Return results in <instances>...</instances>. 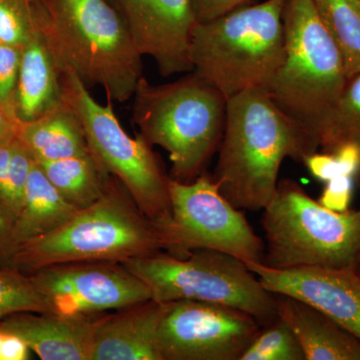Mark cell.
Returning a JSON list of instances; mask_svg holds the SVG:
<instances>
[{
    "instance_id": "obj_1",
    "label": "cell",
    "mask_w": 360,
    "mask_h": 360,
    "mask_svg": "<svg viewBox=\"0 0 360 360\" xmlns=\"http://www.w3.org/2000/svg\"><path fill=\"white\" fill-rule=\"evenodd\" d=\"M312 153L307 135L277 108L269 92L248 90L227 99L212 179L232 205L258 212L276 193L283 160L302 162Z\"/></svg>"
},
{
    "instance_id": "obj_2",
    "label": "cell",
    "mask_w": 360,
    "mask_h": 360,
    "mask_svg": "<svg viewBox=\"0 0 360 360\" xmlns=\"http://www.w3.org/2000/svg\"><path fill=\"white\" fill-rule=\"evenodd\" d=\"M37 27L58 70H71L111 101L134 96L142 56L108 0H33Z\"/></svg>"
},
{
    "instance_id": "obj_3",
    "label": "cell",
    "mask_w": 360,
    "mask_h": 360,
    "mask_svg": "<svg viewBox=\"0 0 360 360\" xmlns=\"http://www.w3.org/2000/svg\"><path fill=\"white\" fill-rule=\"evenodd\" d=\"M165 250L158 226L139 210L122 182L111 176L94 205L78 210L66 224L23 243L14 266L32 276L68 262H122Z\"/></svg>"
},
{
    "instance_id": "obj_4",
    "label": "cell",
    "mask_w": 360,
    "mask_h": 360,
    "mask_svg": "<svg viewBox=\"0 0 360 360\" xmlns=\"http://www.w3.org/2000/svg\"><path fill=\"white\" fill-rule=\"evenodd\" d=\"M285 4L265 0L196 23L191 46L193 72L226 99L251 89L269 92L284 58Z\"/></svg>"
},
{
    "instance_id": "obj_5",
    "label": "cell",
    "mask_w": 360,
    "mask_h": 360,
    "mask_svg": "<svg viewBox=\"0 0 360 360\" xmlns=\"http://www.w3.org/2000/svg\"><path fill=\"white\" fill-rule=\"evenodd\" d=\"M132 122L150 146L167 151L172 179L193 181L214 155L224 134L227 99L195 72L172 84L142 77L134 94Z\"/></svg>"
},
{
    "instance_id": "obj_6",
    "label": "cell",
    "mask_w": 360,
    "mask_h": 360,
    "mask_svg": "<svg viewBox=\"0 0 360 360\" xmlns=\"http://www.w3.org/2000/svg\"><path fill=\"white\" fill-rule=\"evenodd\" d=\"M283 25V65L269 94L304 132L315 153L347 84L345 63L312 0H286Z\"/></svg>"
},
{
    "instance_id": "obj_7",
    "label": "cell",
    "mask_w": 360,
    "mask_h": 360,
    "mask_svg": "<svg viewBox=\"0 0 360 360\" xmlns=\"http://www.w3.org/2000/svg\"><path fill=\"white\" fill-rule=\"evenodd\" d=\"M262 264L276 269H355L360 257V212H335L312 200L297 181L279 180L264 208Z\"/></svg>"
},
{
    "instance_id": "obj_8",
    "label": "cell",
    "mask_w": 360,
    "mask_h": 360,
    "mask_svg": "<svg viewBox=\"0 0 360 360\" xmlns=\"http://www.w3.org/2000/svg\"><path fill=\"white\" fill-rule=\"evenodd\" d=\"M148 284L153 300L217 303L243 310L260 326L279 319L276 295L262 285L243 260L212 250L179 258L160 252L122 262Z\"/></svg>"
},
{
    "instance_id": "obj_9",
    "label": "cell",
    "mask_w": 360,
    "mask_h": 360,
    "mask_svg": "<svg viewBox=\"0 0 360 360\" xmlns=\"http://www.w3.org/2000/svg\"><path fill=\"white\" fill-rule=\"evenodd\" d=\"M63 99L82 123L90 155L106 174L120 180L135 205L158 226L172 217L170 177L160 158L141 134L132 139L113 110L111 99L105 105L90 96L89 89L71 70L61 71Z\"/></svg>"
},
{
    "instance_id": "obj_10",
    "label": "cell",
    "mask_w": 360,
    "mask_h": 360,
    "mask_svg": "<svg viewBox=\"0 0 360 360\" xmlns=\"http://www.w3.org/2000/svg\"><path fill=\"white\" fill-rule=\"evenodd\" d=\"M168 187L172 217L160 229L168 255L184 258L194 250H212L245 262H264V241L212 176L201 174L187 184L170 179Z\"/></svg>"
},
{
    "instance_id": "obj_11",
    "label": "cell",
    "mask_w": 360,
    "mask_h": 360,
    "mask_svg": "<svg viewBox=\"0 0 360 360\" xmlns=\"http://www.w3.org/2000/svg\"><path fill=\"white\" fill-rule=\"evenodd\" d=\"M262 326L243 310L217 303L168 302L158 330L162 360H239Z\"/></svg>"
},
{
    "instance_id": "obj_12",
    "label": "cell",
    "mask_w": 360,
    "mask_h": 360,
    "mask_svg": "<svg viewBox=\"0 0 360 360\" xmlns=\"http://www.w3.org/2000/svg\"><path fill=\"white\" fill-rule=\"evenodd\" d=\"M32 277L49 302L51 314L59 316H91L153 300L148 284L118 262L53 264Z\"/></svg>"
},
{
    "instance_id": "obj_13",
    "label": "cell",
    "mask_w": 360,
    "mask_h": 360,
    "mask_svg": "<svg viewBox=\"0 0 360 360\" xmlns=\"http://www.w3.org/2000/svg\"><path fill=\"white\" fill-rule=\"evenodd\" d=\"M142 56L155 61L161 77L193 71L191 39L198 20L191 0H108Z\"/></svg>"
},
{
    "instance_id": "obj_14",
    "label": "cell",
    "mask_w": 360,
    "mask_h": 360,
    "mask_svg": "<svg viewBox=\"0 0 360 360\" xmlns=\"http://www.w3.org/2000/svg\"><path fill=\"white\" fill-rule=\"evenodd\" d=\"M245 264L270 292L309 303L360 340V276L354 269H276L262 262Z\"/></svg>"
},
{
    "instance_id": "obj_15",
    "label": "cell",
    "mask_w": 360,
    "mask_h": 360,
    "mask_svg": "<svg viewBox=\"0 0 360 360\" xmlns=\"http://www.w3.org/2000/svg\"><path fill=\"white\" fill-rule=\"evenodd\" d=\"M167 307L150 300L101 317L90 360H162L158 330Z\"/></svg>"
},
{
    "instance_id": "obj_16",
    "label": "cell",
    "mask_w": 360,
    "mask_h": 360,
    "mask_svg": "<svg viewBox=\"0 0 360 360\" xmlns=\"http://www.w3.org/2000/svg\"><path fill=\"white\" fill-rule=\"evenodd\" d=\"M101 317L18 312L2 319L0 328L22 338L40 359L90 360Z\"/></svg>"
},
{
    "instance_id": "obj_17",
    "label": "cell",
    "mask_w": 360,
    "mask_h": 360,
    "mask_svg": "<svg viewBox=\"0 0 360 360\" xmlns=\"http://www.w3.org/2000/svg\"><path fill=\"white\" fill-rule=\"evenodd\" d=\"M274 295L277 314L295 333L305 360H360V340L331 317L292 296Z\"/></svg>"
},
{
    "instance_id": "obj_18",
    "label": "cell",
    "mask_w": 360,
    "mask_h": 360,
    "mask_svg": "<svg viewBox=\"0 0 360 360\" xmlns=\"http://www.w3.org/2000/svg\"><path fill=\"white\" fill-rule=\"evenodd\" d=\"M61 72L37 28L21 47L13 110L21 122L39 120L63 103Z\"/></svg>"
},
{
    "instance_id": "obj_19",
    "label": "cell",
    "mask_w": 360,
    "mask_h": 360,
    "mask_svg": "<svg viewBox=\"0 0 360 360\" xmlns=\"http://www.w3.org/2000/svg\"><path fill=\"white\" fill-rule=\"evenodd\" d=\"M18 139L35 160H56L89 155L82 123L63 101L39 120L21 122Z\"/></svg>"
},
{
    "instance_id": "obj_20",
    "label": "cell",
    "mask_w": 360,
    "mask_h": 360,
    "mask_svg": "<svg viewBox=\"0 0 360 360\" xmlns=\"http://www.w3.org/2000/svg\"><path fill=\"white\" fill-rule=\"evenodd\" d=\"M78 210L68 202L52 186L44 170L33 160L20 215L13 225L18 248L23 243L53 231L72 219Z\"/></svg>"
},
{
    "instance_id": "obj_21",
    "label": "cell",
    "mask_w": 360,
    "mask_h": 360,
    "mask_svg": "<svg viewBox=\"0 0 360 360\" xmlns=\"http://www.w3.org/2000/svg\"><path fill=\"white\" fill-rule=\"evenodd\" d=\"M35 161L60 195L78 210L98 200L112 176L99 167L90 153L63 160Z\"/></svg>"
},
{
    "instance_id": "obj_22",
    "label": "cell",
    "mask_w": 360,
    "mask_h": 360,
    "mask_svg": "<svg viewBox=\"0 0 360 360\" xmlns=\"http://www.w3.org/2000/svg\"><path fill=\"white\" fill-rule=\"evenodd\" d=\"M340 49L347 77L360 71V0H312Z\"/></svg>"
},
{
    "instance_id": "obj_23",
    "label": "cell",
    "mask_w": 360,
    "mask_h": 360,
    "mask_svg": "<svg viewBox=\"0 0 360 360\" xmlns=\"http://www.w3.org/2000/svg\"><path fill=\"white\" fill-rule=\"evenodd\" d=\"M360 146V71L347 78L319 139V148L333 153L341 144Z\"/></svg>"
},
{
    "instance_id": "obj_24",
    "label": "cell",
    "mask_w": 360,
    "mask_h": 360,
    "mask_svg": "<svg viewBox=\"0 0 360 360\" xmlns=\"http://www.w3.org/2000/svg\"><path fill=\"white\" fill-rule=\"evenodd\" d=\"M18 312L51 314V309L32 276L18 267H2L0 269V321Z\"/></svg>"
},
{
    "instance_id": "obj_25",
    "label": "cell",
    "mask_w": 360,
    "mask_h": 360,
    "mask_svg": "<svg viewBox=\"0 0 360 360\" xmlns=\"http://www.w3.org/2000/svg\"><path fill=\"white\" fill-rule=\"evenodd\" d=\"M260 329L239 360H305L295 333L281 319Z\"/></svg>"
},
{
    "instance_id": "obj_26",
    "label": "cell",
    "mask_w": 360,
    "mask_h": 360,
    "mask_svg": "<svg viewBox=\"0 0 360 360\" xmlns=\"http://www.w3.org/2000/svg\"><path fill=\"white\" fill-rule=\"evenodd\" d=\"M37 28L33 0H0V44L21 49Z\"/></svg>"
},
{
    "instance_id": "obj_27",
    "label": "cell",
    "mask_w": 360,
    "mask_h": 360,
    "mask_svg": "<svg viewBox=\"0 0 360 360\" xmlns=\"http://www.w3.org/2000/svg\"><path fill=\"white\" fill-rule=\"evenodd\" d=\"M32 163L33 158L30 151L18 139H15L11 153L8 186L9 221L13 225L22 207Z\"/></svg>"
},
{
    "instance_id": "obj_28",
    "label": "cell",
    "mask_w": 360,
    "mask_h": 360,
    "mask_svg": "<svg viewBox=\"0 0 360 360\" xmlns=\"http://www.w3.org/2000/svg\"><path fill=\"white\" fill-rule=\"evenodd\" d=\"M20 56V47L0 44V103L13 108Z\"/></svg>"
},
{
    "instance_id": "obj_29",
    "label": "cell",
    "mask_w": 360,
    "mask_h": 360,
    "mask_svg": "<svg viewBox=\"0 0 360 360\" xmlns=\"http://www.w3.org/2000/svg\"><path fill=\"white\" fill-rule=\"evenodd\" d=\"M354 184V177L343 174L336 175L326 182V187L322 191L319 202L331 212H347L352 201Z\"/></svg>"
},
{
    "instance_id": "obj_30",
    "label": "cell",
    "mask_w": 360,
    "mask_h": 360,
    "mask_svg": "<svg viewBox=\"0 0 360 360\" xmlns=\"http://www.w3.org/2000/svg\"><path fill=\"white\" fill-rule=\"evenodd\" d=\"M253 0H191L198 23L208 22L234 9L250 4Z\"/></svg>"
},
{
    "instance_id": "obj_31",
    "label": "cell",
    "mask_w": 360,
    "mask_h": 360,
    "mask_svg": "<svg viewBox=\"0 0 360 360\" xmlns=\"http://www.w3.org/2000/svg\"><path fill=\"white\" fill-rule=\"evenodd\" d=\"M302 162L309 169V174L319 181L328 182L340 174L338 163L333 153L315 151L307 155Z\"/></svg>"
},
{
    "instance_id": "obj_32",
    "label": "cell",
    "mask_w": 360,
    "mask_h": 360,
    "mask_svg": "<svg viewBox=\"0 0 360 360\" xmlns=\"http://www.w3.org/2000/svg\"><path fill=\"white\" fill-rule=\"evenodd\" d=\"M340 174L355 177L360 168V146L354 142L341 144L333 153Z\"/></svg>"
},
{
    "instance_id": "obj_33",
    "label": "cell",
    "mask_w": 360,
    "mask_h": 360,
    "mask_svg": "<svg viewBox=\"0 0 360 360\" xmlns=\"http://www.w3.org/2000/svg\"><path fill=\"white\" fill-rule=\"evenodd\" d=\"M13 144V141L0 146V212L9 224L11 221H9L8 186Z\"/></svg>"
},
{
    "instance_id": "obj_34",
    "label": "cell",
    "mask_w": 360,
    "mask_h": 360,
    "mask_svg": "<svg viewBox=\"0 0 360 360\" xmlns=\"http://www.w3.org/2000/svg\"><path fill=\"white\" fill-rule=\"evenodd\" d=\"M16 251L18 246L13 241V225L0 212V269L14 266Z\"/></svg>"
},
{
    "instance_id": "obj_35",
    "label": "cell",
    "mask_w": 360,
    "mask_h": 360,
    "mask_svg": "<svg viewBox=\"0 0 360 360\" xmlns=\"http://www.w3.org/2000/svg\"><path fill=\"white\" fill-rule=\"evenodd\" d=\"M0 360H27L30 359V350L27 343L20 336L4 331Z\"/></svg>"
},
{
    "instance_id": "obj_36",
    "label": "cell",
    "mask_w": 360,
    "mask_h": 360,
    "mask_svg": "<svg viewBox=\"0 0 360 360\" xmlns=\"http://www.w3.org/2000/svg\"><path fill=\"white\" fill-rule=\"evenodd\" d=\"M20 123L13 108L0 103V146L18 139Z\"/></svg>"
},
{
    "instance_id": "obj_37",
    "label": "cell",
    "mask_w": 360,
    "mask_h": 360,
    "mask_svg": "<svg viewBox=\"0 0 360 360\" xmlns=\"http://www.w3.org/2000/svg\"><path fill=\"white\" fill-rule=\"evenodd\" d=\"M354 182H356L357 186L360 187V168L359 172H357L356 175H355Z\"/></svg>"
},
{
    "instance_id": "obj_38",
    "label": "cell",
    "mask_w": 360,
    "mask_h": 360,
    "mask_svg": "<svg viewBox=\"0 0 360 360\" xmlns=\"http://www.w3.org/2000/svg\"><path fill=\"white\" fill-rule=\"evenodd\" d=\"M354 269H355V271H356L357 274H359L360 276V257H359V262H357L356 266H355Z\"/></svg>"
},
{
    "instance_id": "obj_39",
    "label": "cell",
    "mask_w": 360,
    "mask_h": 360,
    "mask_svg": "<svg viewBox=\"0 0 360 360\" xmlns=\"http://www.w3.org/2000/svg\"><path fill=\"white\" fill-rule=\"evenodd\" d=\"M4 330H2L1 328H0V348H1V343H2V340H4Z\"/></svg>"
},
{
    "instance_id": "obj_40",
    "label": "cell",
    "mask_w": 360,
    "mask_h": 360,
    "mask_svg": "<svg viewBox=\"0 0 360 360\" xmlns=\"http://www.w3.org/2000/svg\"><path fill=\"white\" fill-rule=\"evenodd\" d=\"M359 212H360V210H359Z\"/></svg>"
}]
</instances>
